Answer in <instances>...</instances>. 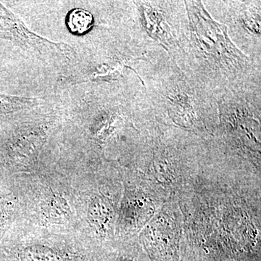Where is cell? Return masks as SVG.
Here are the masks:
<instances>
[{
  "mask_svg": "<svg viewBox=\"0 0 261 261\" xmlns=\"http://www.w3.org/2000/svg\"><path fill=\"white\" fill-rule=\"evenodd\" d=\"M165 202L145 182L136 178L127 187L123 200L121 227L128 234H138Z\"/></svg>",
  "mask_w": 261,
  "mask_h": 261,
  "instance_id": "30bf717a",
  "label": "cell"
},
{
  "mask_svg": "<svg viewBox=\"0 0 261 261\" xmlns=\"http://www.w3.org/2000/svg\"><path fill=\"white\" fill-rule=\"evenodd\" d=\"M47 102L44 97H17L0 93V118L17 116Z\"/></svg>",
  "mask_w": 261,
  "mask_h": 261,
  "instance_id": "7c38bea8",
  "label": "cell"
},
{
  "mask_svg": "<svg viewBox=\"0 0 261 261\" xmlns=\"http://www.w3.org/2000/svg\"><path fill=\"white\" fill-rule=\"evenodd\" d=\"M117 5L125 32L134 39L162 48L178 64L188 25L185 1L137 0Z\"/></svg>",
  "mask_w": 261,
  "mask_h": 261,
  "instance_id": "5b68a950",
  "label": "cell"
},
{
  "mask_svg": "<svg viewBox=\"0 0 261 261\" xmlns=\"http://www.w3.org/2000/svg\"><path fill=\"white\" fill-rule=\"evenodd\" d=\"M227 27L230 39L243 53L261 63V2L206 1Z\"/></svg>",
  "mask_w": 261,
  "mask_h": 261,
  "instance_id": "ba28073f",
  "label": "cell"
},
{
  "mask_svg": "<svg viewBox=\"0 0 261 261\" xmlns=\"http://www.w3.org/2000/svg\"><path fill=\"white\" fill-rule=\"evenodd\" d=\"M126 143L135 176L165 202L178 201L199 173L207 142L200 137L155 121L140 119Z\"/></svg>",
  "mask_w": 261,
  "mask_h": 261,
  "instance_id": "3957f363",
  "label": "cell"
},
{
  "mask_svg": "<svg viewBox=\"0 0 261 261\" xmlns=\"http://www.w3.org/2000/svg\"><path fill=\"white\" fill-rule=\"evenodd\" d=\"M139 238L151 261H181L186 245L183 215L177 201L165 202L141 231Z\"/></svg>",
  "mask_w": 261,
  "mask_h": 261,
  "instance_id": "52a82bcc",
  "label": "cell"
},
{
  "mask_svg": "<svg viewBox=\"0 0 261 261\" xmlns=\"http://www.w3.org/2000/svg\"><path fill=\"white\" fill-rule=\"evenodd\" d=\"M135 102L142 119L176 127L205 140L214 137L219 125L216 99L171 58L146 82Z\"/></svg>",
  "mask_w": 261,
  "mask_h": 261,
  "instance_id": "277c9868",
  "label": "cell"
},
{
  "mask_svg": "<svg viewBox=\"0 0 261 261\" xmlns=\"http://www.w3.org/2000/svg\"><path fill=\"white\" fill-rule=\"evenodd\" d=\"M140 252L137 250L134 255H123L118 257L115 261H142L140 255Z\"/></svg>",
  "mask_w": 261,
  "mask_h": 261,
  "instance_id": "5bb4252c",
  "label": "cell"
},
{
  "mask_svg": "<svg viewBox=\"0 0 261 261\" xmlns=\"http://www.w3.org/2000/svg\"><path fill=\"white\" fill-rule=\"evenodd\" d=\"M0 38L42 61L57 63L63 71L74 60L77 49L67 43L51 42L32 32L23 22L0 3Z\"/></svg>",
  "mask_w": 261,
  "mask_h": 261,
  "instance_id": "9c48e42d",
  "label": "cell"
},
{
  "mask_svg": "<svg viewBox=\"0 0 261 261\" xmlns=\"http://www.w3.org/2000/svg\"><path fill=\"white\" fill-rule=\"evenodd\" d=\"M188 25L178 65L215 99L233 92L261 89V63L243 53L216 21L203 2L185 1Z\"/></svg>",
  "mask_w": 261,
  "mask_h": 261,
  "instance_id": "6da1fadb",
  "label": "cell"
},
{
  "mask_svg": "<svg viewBox=\"0 0 261 261\" xmlns=\"http://www.w3.org/2000/svg\"><path fill=\"white\" fill-rule=\"evenodd\" d=\"M116 214L113 199L105 195L94 197L89 205V221L102 238H106L112 233Z\"/></svg>",
  "mask_w": 261,
  "mask_h": 261,
  "instance_id": "8fae6325",
  "label": "cell"
},
{
  "mask_svg": "<svg viewBox=\"0 0 261 261\" xmlns=\"http://www.w3.org/2000/svg\"><path fill=\"white\" fill-rule=\"evenodd\" d=\"M93 15L87 10L76 9L70 12L67 25L70 32L77 34H85L94 27Z\"/></svg>",
  "mask_w": 261,
  "mask_h": 261,
  "instance_id": "4fadbf2b",
  "label": "cell"
},
{
  "mask_svg": "<svg viewBox=\"0 0 261 261\" xmlns=\"http://www.w3.org/2000/svg\"><path fill=\"white\" fill-rule=\"evenodd\" d=\"M219 125L214 139L226 153L260 168L261 89L216 99Z\"/></svg>",
  "mask_w": 261,
  "mask_h": 261,
  "instance_id": "8992f818",
  "label": "cell"
},
{
  "mask_svg": "<svg viewBox=\"0 0 261 261\" xmlns=\"http://www.w3.org/2000/svg\"><path fill=\"white\" fill-rule=\"evenodd\" d=\"M170 59L162 48L134 39L118 27H107L60 75V87L87 84L113 95L135 98L160 65Z\"/></svg>",
  "mask_w": 261,
  "mask_h": 261,
  "instance_id": "7a4b0ae2",
  "label": "cell"
}]
</instances>
